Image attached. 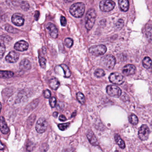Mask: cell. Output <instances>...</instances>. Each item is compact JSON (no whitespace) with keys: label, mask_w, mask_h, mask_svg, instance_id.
Listing matches in <instances>:
<instances>
[{"label":"cell","mask_w":152,"mask_h":152,"mask_svg":"<svg viewBox=\"0 0 152 152\" xmlns=\"http://www.w3.org/2000/svg\"><path fill=\"white\" fill-rule=\"evenodd\" d=\"M86 6L82 2H78L71 5L69 12L71 15L75 18H80L83 16L85 11Z\"/></svg>","instance_id":"1"},{"label":"cell","mask_w":152,"mask_h":152,"mask_svg":"<svg viewBox=\"0 0 152 152\" xmlns=\"http://www.w3.org/2000/svg\"><path fill=\"white\" fill-rule=\"evenodd\" d=\"M96 18L94 9H90L88 10L85 18V26L88 30H90L94 26Z\"/></svg>","instance_id":"2"},{"label":"cell","mask_w":152,"mask_h":152,"mask_svg":"<svg viewBox=\"0 0 152 152\" xmlns=\"http://www.w3.org/2000/svg\"><path fill=\"white\" fill-rule=\"evenodd\" d=\"M116 62V59L111 54L105 55L101 59L102 65L108 70L113 69L115 66Z\"/></svg>","instance_id":"3"},{"label":"cell","mask_w":152,"mask_h":152,"mask_svg":"<svg viewBox=\"0 0 152 152\" xmlns=\"http://www.w3.org/2000/svg\"><path fill=\"white\" fill-rule=\"evenodd\" d=\"M115 6V3L112 0H103L100 3V10L104 12L112 10Z\"/></svg>","instance_id":"4"},{"label":"cell","mask_w":152,"mask_h":152,"mask_svg":"<svg viewBox=\"0 0 152 152\" xmlns=\"http://www.w3.org/2000/svg\"><path fill=\"white\" fill-rule=\"evenodd\" d=\"M107 48L103 45L94 46L90 47L89 51L91 54L95 56H98L103 55L106 53Z\"/></svg>","instance_id":"5"},{"label":"cell","mask_w":152,"mask_h":152,"mask_svg":"<svg viewBox=\"0 0 152 152\" xmlns=\"http://www.w3.org/2000/svg\"><path fill=\"white\" fill-rule=\"evenodd\" d=\"M106 92L110 96L119 97L121 95V90L119 87L114 85H110L106 87Z\"/></svg>","instance_id":"6"},{"label":"cell","mask_w":152,"mask_h":152,"mask_svg":"<svg viewBox=\"0 0 152 152\" xmlns=\"http://www.w3.org/2000/svg\"><path fill=\"white\" fill-rule=\"evenodd\" d=\"M48 122L44 118H40L37 120L36 126V129L39 134L44 133L47 129Z\"/></svg>","instance_id":"7"},{"label":"cell","mask_w":152,"mask_h":152,"mask_svg":"<svg viewBox=\"0 0 152 152\" xmlns=\"http://www.w3.org/2000/svg\"><path fill=\"white\" fill-rule=\"evenodd\" d=\"M109 79L112 83L115 84L121 85L124 82V76L117 72L111 73L109 76Z\"/></svg>","instance_id":"8"},{"label":"cell","mask_w":152,"mask_h":152,"mask_svg":"<svg viewBox=\"0 0 152 152\" xmlns=\"http://www.w3.org/2000/svg\"><path fill=\"white\" fill-rule=\"evenodd\" d=\"M150 131L149 127L145 125L141 126L138 131L139 138L142 141H145L149 137Z\"/></svg>","instance_id":"9"},{"label":"cell","mask_w":152,"mask_h":152,"mask_svg":"<svg viewBox=\"0 0 152 152\" xmlns=\"http://www.w3.org/2000/svg\"><path fill=\"white\" fill-rule=\"evenodd\" d=\"M24 17L19 13H15L12 17V21L16 26H20L24 23Z\"/></svg>","instance_id":"10"},{"label":"cell","mask_w":152,"mask_h":152,"mask_svg":"<svg viewBox=\"0 0 152 152\" xmlns=\"http://www.w3.org/2000/svg\"><path fill=\"white\" fill-rule=\"evenodd\" d=\"M46 29L53 38H56L58 35V31L54 24L52 23H48L46 26Z\"/></svg>","instance_id":"11"},{"label":"cell","mask_w":152,"mask_h":152,"mask_svg":"<svg viewBox=\"0 0 152 152\" xmlns=\"http://www.w3.org/2000/svg\"><path fill=\"white\" fill-rule=\"evenodd\" d=\"M19 58V54L18 53L12 51L10 52L8 55L5 57V59L8 62L10 63H14L18 60Z\"/></svg>","instance_id":"12"},{"label":"cell","mask_w":152,"mask_h":152,"mask_svg":"<svg viewBox=\"0 0 152 152\" xmlns=\"http://www.w3.org/2000/svg\"><path fill=\"white\" fill-rule=\"evenodd\" d=\"M14 48L15 50L20 51H26L28 47V44L24 40H21L17 42L15 45Z\"/></svg>","instance_id":"13"},{"label":"cell","mask_w":152,"mask_h":152,"mask_svg":"<svg viewBox=\"0 0 152 152\" xmlns=\"http://www.w3.org/2000/svg\"><path fill=\"white\" fill-rule=\"evenodd\" d=\"M136 70V68L132 64H127L123 68L122 72L126 76H129L135 74Z\"/></svg>","instance_id":"14"},{"label":"cell","mask_w":152,"mask_h":152,"mask_svg":"<svg viewBox=\"0 0 152 152\" xmlns=\"http://www.w3.org/2000/svg\"><path fill=\"white\" fill-rule=\"evenodd\" d=\"M0 130L4 134H7L10 132V129L3 117H0Z\"/></svg>","instance_id":"15"},{"label":"cell","mask_w":152,"mask_h":152,"mask_svg":"<svg viewBox=\"0 0 152 152\" xmlns=\"http://www.w3.org/2000/svg\"><path fill=\"white\" fill-rule=\"evenodd\" d=\"M87 137L89 141V142L93 145L96 146L98 145V142L96 137L95 135L93 132L91 130H89L87 134Z\"/></svg>","instance_id":"16"},{"label":"cell","mask_w":152,"mask_h":152,"mask_svg":"<svg viewBox=\"0 0 152 152\" xmlns=\"http://www.w3.org/2000/svg\"><path fill=\"white\" fill-rule=\"evenodd\" d=\"M119 6L121 10L127 12L129 9V0H118Z\"/></svg>","instance_id":"17"},{"label":"cell","mask_w":152,"mask_h":152,"mask_svg":"<svg viewBox=\"0 0 152 152\" xmlns=\"http://www.w3.org/2000/svg\"><path fill=\"white\" fill-rule=\"evenodd\" d=\"M20 67L22 70H29L31 68V63L28 60L24 59L22 60L20 62Z\"/></svg>","instance_id":"18"},{"label":"cell","mask_w":152,"mask_h":152,"mask_svg":"<svg viewBox=\"0 0 152 152\" xmlns=\"http://www.w3.org/2000/svg\"><path fill=\"white\" fill-rule=\"evenodd\" d=\"M60 83L57 79L53 78L50 79L49 82L50 87L53 90H57L60 86Z\"/></svg>","instance_id":"19"},{"label":"cell","mask_w":152,"mask_h":152,"mask_svg":"<svg viewBox=\"0 0 152 152\" xmlns=\"http://www.w3.org/2000/svg\"><path fill=\"white\" fill-rule=\"evenodd\" d=\"M14 73L12 71L0 70V78L9 79L12 77Z\"/></svg>","instance_id":"20"},{"label":"cell","mask_w":152,"mask_h":152,"mask_svg":"<svg viewBox=\"0 0 152 152\" xmlns=\"http://www.w3.org/2000/svg\"><path fill=\"white\" fill-rule=\"evenodd\" d=\"M114 138H115L116 143L118 144L119 147L121 149H125V147H126L125 142L122 140L121 137L118 134H116L115 135V136H114Z\"/></svg>","instance_id":"21"},{"label":"cell","mask_w":152,"mask_h":152,"mask_svg":"<svg viewBox=\"0 0 152 152\" xmlns=\"http://www.w3.org/2000/svg\"><path fill=\"white\" fill-rule=\"evenodd\" d=\"M142 64L143 67L145 68H151L152 66V60L149 57H145L143 60Z\"/></svg>","instance_id":"22"},{"label":"cell","mask_w":152,"mask_h":152,"mask_svg":"<svg viewBox=\"0 0 152 152\" xmlns=\"http://www.w3.org/2000/svg\"><path fill=\"white\" fill-rule=\"evenodd\" d=\"M60 67L64 71V74H65L64 77L66 78H69L71 76V72L68 67L66 64H61L60 65Z\"/></svg>","instance_id":"23"},{"label":"cell","mask_w":152,"mask_h":152,"mask_svg":"<svg viewBox=\"0 0 152 152\" xmlns=\"http://www.w3.org/2000/svg\"><path fill=\"white\" fill-rule=\"evenodd\" d=\"M77 99L78 101L81 104H83L85 103L86 102V98L85 96L82 93L79 92L77 94Z\"/></svg>","instance_id":"24"},{"label":"cell","mask_w":152,"mask_h":152,"mask_svg":"<svg viewBox=\"0 0 152 152\" xmlns=\"http://www.w3.org/2000/svg\"><path fill=\"white\" fill-rule=\"evenodd\" d=\"M129 122L133 125H137L138 122V119L137 117L134 114H132L129 117Z\"/></svg>","instance_id":"25"},{"label":"cell","mask_w":152,"mask_h":152,"mask_svg":"<svg viewBox=\"0 0 152 152\" xmlns=\"http://www.w3.org/2000/svg\"><path fill=\"white\" fill-rule=\"evenodd\" d=\"M146 37L148 38L150 42L152 43V27H148L146 29Z\"/></svg>","instance_id":"26"},{"label":"cell","mask_w":152,"mask_h":152,"mask_svg":"<svg viewBox=\"0 0 152 152\" xmlns=\"http://www.w3.org/2000/svg\"><path fill=\"white\" fill-rule=\"evenodd\" d=\"M94 75L96 77H102L105 76V72L101 68H98L95 71Z\"/></svg>","instance_id":"27"},{"label":"cell","mask_w":152,"mask_h":152,"mask_svg":"<svg viewBox=\"0 0 152 152\" xmlns=\"http://www.w3.org/2000/svg\"><path fill=\"white\" fill-rule=\"evenodd\" d=\"M65 45L68 48H70L72 47L73 45V43H74V41L71 38H66L65 39Z\"/></svg>","instance_id":"28"},{"label":"cell","mask_w":152,"mask_h":152,"mask_svg":"<svg viewBox=\"0 0 152 152\" xmlns=\"http://www.w3.org/2000/svg\"><path fill=\"white\" fill-rule=\"evenodd\" d=\"M69 125H70L69 123H64V124H59L58 127L61 131H65L68 128Z\"/></svg>","instance_id":"29"},{"label":"cell","mask_w":152,"mask_h":152,"mask_svg":"<svg viewBox=\"0 0 152 152\" xmlns=\"http://www.w3.org/2000/svg\"><path fill=\"white\" fill-rule=\"evenodd\" d=\"M5 51V46L3 43H0V60L2 58Z\"/></svg>","instance_id":"30"},{"label":"cell","mask_w":152,"mask_h":152,"mask_svg":"<svg viewBox=\"0 0 152 152\" xmlns=\"http://www.w3.org/2000/svg\"><path fill=\"white\" fill-rule=\"evenodd\" d=\"M39 62L42 68H44L46 67V60L45 57H41L39 58Z\"/></svg>","instance_id":"31"},{"label":"cell","mask_w":152,"mask_h":152,"mask_svg":"<svg viewBox=\"0 0 152 152\" xmlns=\"http://www.w3.org/2000/svg\"><path fill=\"white\" fill-rule=\"evenodd\" d=\"M56 104H57V100H56V98L54 97H52L50 98V104L52 108L55 107Z\"/></svg>","instance_id":"32"},{"label":"cell","mask_w":152,"mask_h":152,"mask_svg":"<svg viewBox=\"0 0 152 152\" xmlns=\"http://www.w3.org/2000/svg\"><path fill=\"white\" fill-rule=\"evenodd\" d=\"M124 22L122 19H119L117 23L116 24V26L117 27V28L121 29L124 26Z\"/></svg>","instance_id":"33"},{"label":"cell","mask_w":152,"mask_h":152,"mask_svg":"<svg viewBox=\"0 0 152 152\" xmlns=\"http://www.w3.org/2000/svg\"><path fill=\"white\" fill-rule=\"evenodd\" d=\"M51 95V93L50 90L47 89L44 92V96L45 98H47V99L50 98Z\"/></svg>","instance_id":"34"},{"label":"cell","mask_w":152,"mask_h":152,"mask_svg":"<svg viewBox=\"0 0 152 152\" xmlns=\"http://www.w3.org/2000/svg\"><path fill=\"white\" fill-rule=\"evenodd\" d=\"M61 25H62L63 26H65L67 24V21L66 19V18L64 16H61Z\"/></svg>","instance_id":"35"},{"label":"cell","mask_w":152,"mask_h":152,"mask_svg":"<svg viewBox=\"0 0 152 152\" xmlns=\"http://www.w3.org/2000/svg\"><path fill=\"white\" fill-rule=\"evenodd\" d=\"M59 119L61 121H65L66 120V118L65 116L63 115H61L59 117Z\"/></svg>","instance_id":"36"},{"label":"cell","mask_w":152,"mask_h":152,"mask_svg":"<svg viewBox=\"0 0 152 152\" xmlns=\"http://www.w3.org/2000/svg\"><path fill=\"white\" fill-rule=\"evenodd\" d=\"M39 16H40V13H39L38 11H37L36 12L35 15V18L36 20L38 19Z\"/></svg>","instance_id":"37"},{"label":"cell","mask_w":152,"mask_h":152,"mask_svg":"<svg viewBox=\"0 0 152 152\" xmlns=\"http://www.w3.org/2000/svg\"><path fill=\"white\" fill-rule=\"evenodd\" d=\"M4 145L0 141V151H3V150H4Z\"/></svg>","instance_id":"38"},{"label":"cell","mask_w":152,"mask_h":152,"mask_svg":"<svg viewBox=\"0 0 152 152\" xmlns=\"http://www.w3.org/2000/svg\"><path fill=\"white\" fill-rule=\"evenodd\" d=\"M58 112H54L53 113V117H58Z\"/></svg>","instance_id":"39"},{"label":"cell","mask_w":152,"mask_h":152,"mask_svg":"<svg viewBox=\"0 0 152 152\" xmlns=\"http://www.w3.org/2000/svg\"><path fill=\"white\" fill-rule=\"evenodd\" d=\"M1 108H2L1 104V103H0V113H1Z\"/></svg>","instance_id":"40"},{"label":"cell","mask_w":152,"mask_h":152,"mask_svg":"<svg viewBox=\"0 0 152 152\" xmlns=\"http://www.w3.org/2000/svg\"><path fill=\"white\" fill-rule=\"evenodd\" d=\"M68 2H71L73 1L74 0H66Z\"/></svg>","instance_id":"41"}]
</instances>
